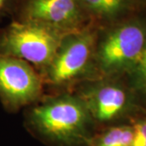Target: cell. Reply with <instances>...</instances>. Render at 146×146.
Instances as JSON below:
<instances>
[{
    "mask_svg": "<svg viewBox=\"0 0 146 146\" xmlns=\"http://www.w3.org/2000/svg\"><path fill=\"white\" fill-rule=\"evenodd\" d=\"M98 33L89 25L66 33L51 61L43 68L42 80L63 86L92 74L98 78L95 68V51Z\"/></svg>",
    "mask_w": 146,
    "mask_h": 146,
    "instance_id": "obj_2",
    "label": "cell"
},
{
    "mask_svg": "<svg viewBox=\"0 0 146 146\" xmlns=\"http://www.w3.org/2000/svg\"><path fill=\"white\" fill-rule=\"evenodd\" d=\"M14 0H0V16L7 14L13 6Z\"/></svg>",
    "mask_w": 146,
    "mask_h": 146,
    "instance_id": "obj_12",
    "label": "cell"
},
{
    "mask_svg": "<svg viewBox=\"0 0 146 146\" xmlns=\"http://www.w3.org/2000/svg\"><path fill=\"white\" fill-rule=\"evenodd\" d=\"M21 21L39 23L68 33L84 27L89 16L80 0H28Z\"/></svg>",
    "mask_w": 146,
    "mask_h": 146,
    "instance_id": "obj_6",
    "label": "cell"
},
{
    "mask_svg": "<svg viewBox=\"0 0 146 146\" xmlns=\"http://www.w3.org/2000/svg\"><path fill=\"white\" fill-rule=\"evenodd\" d=\"M65 34L36 22L13 21L0 29V54L44 68L51 61Z\"/></svg>",
    "mask_w": 146,
    "mask_h": 146,
    "instance_id": "obj_4",
    "label": "cell"
},
{
    "mask_svg": "<svg viewBox=\"0 0 146 146\" xmlns=\"http://www.w3.org/2000/svg\"><path fill=\"white\" fill-rule=\"evenodd\" d=\"M132 127H110L101 132L94 133L89 146H131Z\"/></svg>",
    "mask_w": 146,
    "mask_h": 146,
    "instance_id": "obj_9",
    "label": "cell"
},
{
    "mask_svg": "<svg viewBox=\"0 0 146 146\" xmlns=\"http://www.w3.org/2000/svg\"><path fill=\"white\" fill-rule=\"evenodd\" d=\"M89 19L101 23L117 20L129 9L130 0H80Z\"/></svg>",
    "mask_w": 146,
    "mask_h": 146,
    "instance_id": "obj_8",
    "label": "cell"
},
{
    "mask_svg": "<svg viewBox=\"0 0 146 146\" xmlns=\"http://www.w3.org/2000/svg\"><path fill=\"white\" fill-rule=\"evenodd\" d=\"M131 146H146V120H140L132 126Z\"/></svg>",
    "mask_w": 146,
    "mask_h": 146,
    "instance_id": "obj_11",
    "label": "cell"
},
{
    "mask_svg": "<svg viewBox=\"0 0 146 146\" xmlns=\"http://www.w3.org/2000/svg\"><path fill=\"white\" fill-rule=\"evenodd\" d=\"M131 71L138 87L146 92V44Z\"/></svg>",
    "mask_w": 146,
    "mask_h": 146,
    "instance_id": "obj_10",
    "label": "cell"
},
{
    "mask_svg": "<svg viewBox=\"0 0 146 146\" xmlns=\"http://www.w3.org/2000/svg\"><path fill=\"white\" fill-rule=\"evenodd\" d=\"M146 44V26L141 21L123 22L98 33L95 68L98 78L132 69Z\"/></svg>",
    "mask_w": 146,
    "mask_h": 146,
    "instance_id": "obj_3",
    "label": "cell"
},
{
    "mask_svg": "<svg viewBox=\"0 0 146 146\" xmlns=\"http://www.w3.org/2000/svg\"><path fill=\"white\" fill-rule=\"evenodd\" d=\"M42 78L25 61L0 54V102L9 112L33 104L42 93Z\"/></svg>",
    "mask_w": 146,
    "mask_h": 146,
    "instance_id": "obj_5",
    "label": "cell"
},
{
    "mask_svg": "<svg viewBox=\"0 0 146 146\" xmlns=\"http://www.w3.org/2000/svg\"><path fill=\"white\" fill-rule=\"evenodd\" d=\"M28 125L51 146H89L94 120L77 95L61 94L33 106Z\"/></svg>",
    "mask_w": 146,
    "mask_h": 146,
    "instance_id": "obj_1",
    "label": "cell"
},
{
    "mask_svg": "<svg viewBox=\"0 0 146 146\" xmlns=\"http://www.w3.org/2000/svg\"><path fill=\"white\" fill-rule=\"evenodd\" d=\"M84 102L94 122L106 123L117 119L127 106V94L106 77L85 83L76 94Z\"/></svg>",
    "mask_w": 146,
    "mask_h": 146,
    "instance_id": "obj_7",
    "label": "cell"
}]
</instances>
